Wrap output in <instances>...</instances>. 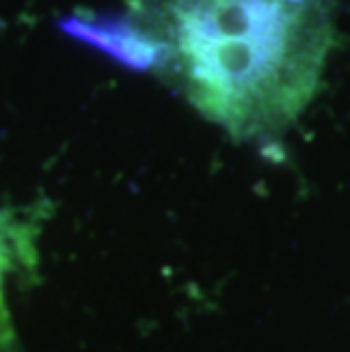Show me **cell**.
<instances>
[{"label": "cell", "mask_w": 350, "mask_h": 352, "mask_svg": "<svg viewBox=\"0 0 350 352\" xmlns=\"http://www.w3.org/2000/svg\"><path fill=\"white\" fill-rule=\"evenodd\" d=\"M332 36L334 0H135L105 46L252 141L303 114Z\"/></svg>", "instance_id": "6da1fadb"}]
</instances>
